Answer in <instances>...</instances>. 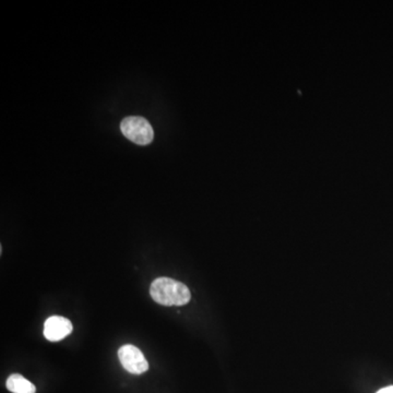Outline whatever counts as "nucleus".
Returning <instances> with one entry per match:
<instances>
[{
    "label": "nucleus",
    "mask_w": 393,
    "mask_h": 393,
    "mask_svg": "<svg viewBox=\"0 0 393 393\" xmlns=\"http://www.w3.org/2000/svg\"><path fill=\"white\" fill-rule=\"evenodd\" d=\"M150 294L155 302L163 306H183L191 298L186 285L169 277H159L153 281Z\"/></svg>",
    "instance_id": "f257e3e1"
},
{
    "label": "nucleus",
    "mask_w": 393,
    "mask_h": 393,
    "mask_svg": "<svg viewBox=\"0 0 393 393\" xmlns=\"http://www.w3.org/2000/svg\"><path fill=\"white\" fill-rule=\"evenodd\" d=\"M121 131L135 145H147L155 139V131L149 121L143 117H126L121 123Z\"/></svg>",
    "instance_id": "f03ea898"
},
{
    "label": "nucleus",
    "mask_w": 393,
    "mask_h": 393,
    "mask_svg": "<svg viewBox=\"0 0 393 393\" xmlns=\"http://www.w3.org/2000/svg\"><path fill=\"white\" fill-rule=\"evenodd\" d=\"M119 358L123 368L131 374L141 375L149 369L145 355L135 345H123L119 350Z\"/></svg>",
    "instance_id": "7ed1b4c3"
},
{
    "label": "nucleus",
    "mask_w": 393,
    "mask_h": 393,
    "mask_svg": "<svg viewBox=\"0 0 393 393\" xmlns=\"http://www.w3.org/2000/svg\"><path fill=\"white\" fill-rule=\"evenodd\" d=\"M73 327L71 320L61 316L49 317L44 325V335L51 342L63 340L73 332Z\"/></svg>",
    "instance_id": "20e7f679"
},
{
    "label": "nucleus",
    "mask_w": 393,
    "mask_h": 393,
    "mask_svg": "<svg viewBox=\"0 0 393 393\" xmlns=\"http://www.w3.org/2000/svg\"><path fill=\"white\" fill-rule=\"evenodd\" d=\"M6 387L13 393H35L37 388L31 381L19 374H13L7 379Z\"/></svg>",
    "instance_id": "39448f33"
},
{
    "label": "nucleus",
    "mask_w": 393,
    "mask_h": 393,
    "mask_svg": "<svg viewBox=\"0 0 393 393\" xmlns=\"http://www.w3.org/2000/svg\"><path fill=\"white\" fill-rule=\"evenodd\" d=\"M377 393H393V386L386 387V388L380 389Z\"/></svg>",
    "instance_id": "423d86ee"
}]
</instances>
